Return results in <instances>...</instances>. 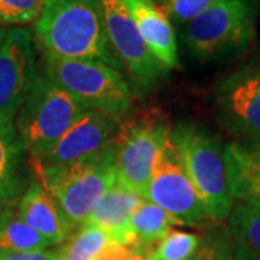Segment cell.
<instances>
[{
	"instance_id": "1",
	"label": "cell",
	"mask_w": 260,
	"mask_h": 260,
	"mask_svg": "<svg viewBox=\"0 0 260 260\" xmlns=\"http://www.w3.org/2000/svg\"><path fill=\"white\" fill-rule=\"evenodd\" d=\"M34 41L42 54L99 61L121 70L107 39L99 0H45Z\"/></svg>"
},
{
	"instance_id": "2",
	"label": "cell",
	"mask_w": 260,
	"mask_h": 260,
	"mask_svg": "<svg viewBox=\"0 0 260 260\" xmlns=\"http://www.w3.org/2000/svg\"><path fill=\"white\" fill-rule=\"evenodd\" d=\"M114 160L112 145L100 155L68 167H34L37 181L73 233L83 227L100 198L116 184Z\"/></svg>"
},
{
	"instance_id": "3",
	"label": "cell",
	"mask_w": 260,
	"mask_h": 260,
	"mask_svg": "<svg viewBox=\"0 0 260 260\" xmlns=\"http://www.w3.org/2000/svg\"><path fill=\"white\" fill-rule=\"evenodd\" d=\"M85 110L38 70L25 94L15 124L32 164H38Z\"/></svg>"
},
{
	"instance_id": "4",
	"label": "cell",
	"mask_w": 260,
	"mask_h": 260,
	"mask_svg": "<svg viewBox=\"0 0 260 260\" xmlns=\"http://www.w3.org/2000/svg\"><path fill=\"white\" fill-rule=\"evenodd\" d=\"M42 74L70 94L85 112L124 117L133 94L121 71L99 61L68 59L42 54Z\"/></svg>"
},
{
	"instance_id": "5",
	"label": "cell",
	"mask_w": 260,
	"mask_h": 260,
	"mask_svg": "<svg viewBox=\"0 0 260 260\" xmlns=\"http://www.w3.org/2000/svg\"><path fill=\"white\" fill-rule=\"evenodd\" d=\"M257 16L259 0H220L184 25V44L201 61L239 55L256 37Z\"/></svg>"
},
{
	"instance_id": "6",
	"label": "cell",
	"mask_w": 260,
	"mask_h": 260,
	"mask_svg": "<svg viewBox=\"0 0 260 260\" xmlns=\"http://www.w3.org/2000/svg\"><path fill=\"white\" fill-rule=\"evenodd\" d=\"M169 138L210 217L215 221L227 220L234 201L221 142L194 123H179L171 129Z\"/></svg>"
},
{
	"instance_id": "7",
	"label": "cell",
	"mask_w": 260,
	"mask_h": 260,
	"mask_svg": "<svg viewBox=\"0 0 260 260\" xmlns=\"http://www.w3.org/2000/svg\"><path fill=\"white\" fill-rule=\"evenodd\" d=\"M169 132L167 117L158 109L121 117L113 142L116 182L143 198Z\"/></svg>"
},
{
	"instance_id": "8",
	"label": "cell",
	"mask_w": 260,
	"mask_h": 260,
	"mask_svg": "<svg viewBox=\"0 0 260 260\" xmlns=\"http://www.w3.org/2000/svg\"><path fill=\"white\" fill-rule=\"evenodd\" d=\"M143 198L165 210L179 225L201 227L213 220L186 175L181 156L171 138H168L160 150Z\"/></svg>"
},
{
	"instance_id": "9",
	"label": "cell",
	"mask_w": 260,
	"mask_h": 260,
	"mask_svg": "<svg viewBox=\"0 0 260 260\" xmlns=\"http://www.w3.org/2000/svg\"><path fill=\"white\" fill-rule=\"evenodd\" d=\"M214 109L220 124L236 140H260V59L218 81Z\"/></svg>"
},
{
	"instance_id": "10",
	"label": "cell",
	"mask_w": 260,
	"mask_h": 260,
	"mask_svg": "<svg viewBox=\"0 0 260 260\" xmlns=\"http://www.w3.org/2000/svg\"><path fill=\"white\" fill-rule=\"evenodd\" d=\"M104 29L114 55L126 68L140 93H149L165 77L167 70L149 51L136 23L121 0H99Z\"/></svg>"
},
{
	"instance_id": "11",
	"label": "cell",
	"mask_w": 260,
	"mask_h": 260,
	"mask_svg": "<svg viewBox=\"0 0 260 260\" xmlns=\"http://www.w3.org/2000/svg\"><path fill=\"white\" fill-rule=\"evenodd\" d=\"M37 73L30 30L16 26L0 34V119L15 121Z\"/></svg>"
},
{
	"instance_id": "12",
	"label": "cell",
	"mask_w": 260,
	"mask_h": 260,
	"mask_svg": "<svg viewBox=\"0 0 260 260\" xmlns=\"http://www.w3.org/2000/svg\"><path fill=\"white\" fill-rule=\"evenodd\" d=\"M121 117L100 112H85L59 139L45 158L34 167L61 168L91 159L110 148Z\"/></svg>"
},
{
	"instance_id": "13",
	"label": "cell",
	"mask_w": 260,
	"mask_h": 260,
	"mask_svg": "<svg viewBox=\"0 0 260 260\" xmlns=\"http://www.w3.org/2000/svg\"><path fill=\"white\" fill-rule=\"evenodd\" d=\"M136 23L140 37L160 65L171 71L179 67L177 35L171 20L155 0H121Z\"/></svg>"
},
{
	"instance_id": "14",
	"label": "cell",
	"mask_w": 260,
	"mask_h": 260,
	"mask_svg": "<svg viewBox=\"0 0 260 260\" xmlns=\"http://www.w3.org/2000/svg\"><path fill=\"white\" fill-rule=\"evenodd\" d=\"M224 158L233 201L260 210V140H233Z\"/></svg>"
},
{
	"instance_id": "15",
	"label": "cell",
	"mask_w": 260,
	"mask_h": 260,
	"mask_svg": "<svg viewBox=\"0 0 260 260\" xmlns=\"http://www.w3.org/2000/svg\"><path fill=\"white\" fill-rule=\"evenodd\" d=\"M142 200L140 195L116 182L95 204L85 224L102 229L110 242L132 247L135 244V237L130 229V218Z\"/></svg>"
},
{
	"instance_id": "16",
	"label": "cell",
	"mask_w": 260,
	"mask_h": 260,
	"mask_svg": "<svg viewBox=\"0 0 260 260\" xmlns=\"http://www.w3.org/2000/svg\"><path fill=\"white\" fill-rule=\"evenodd\" d=\"M16 211L23 223L45 237L51 244H62L74 234L64 223L51 195L37 179L20 195Z\"/></svg>"
},
{
	"instance_id": "17",
	"label": "cell",
	"mask_w": 260,
	"mask_h": 260,
	"mask_svg": "<svg viewBox=\"0 0 260 260\" xmlns=\"http://www.w3.org/2000/svg\"><path fill=\"white\" fill-rule=\"evenodd\" d=\"M25 153L15 121L0 119V203L12 204L23 194L22 158Z\"/></svg>"
},
{
	"instance_id": "18",
	"label": "cell",
	"mask_w": 260,
	"mask_h": 260,
	"mask_svg": "<svg viewBox=\"0 0 260 260\" xmlns=\"http://www.w3.org/2000/svg\"><path fill=\"white\" fill-rule=\"evenodd\" d=\"M174 225H179V223L172 215L143 198L130 218V229L135 237V244L130 249L146 256L149 260L159 242Z\"/></svg>"
},
{
	"instance_id": "19",
	"label": "cell",
	"mask_w": 260,
	"mask_h": 260,
	"mask_svg": "<svg viewBox=\"0 0 260 260\" xmlns=\"http://www.w3.org/2000/svg\"><path fill=\"white\" fill-rule=\"evenodd\" d=\"M52 246L28 224L22 221L16 210L0 208V251H38Z\"/></svg>"
},
{
	"instance_id": "20",
	"label": "cell",
	"mask_w": 260,
	"mask_h": 260,
	"mask_svg": "<svg viewBox=\"0 0 260 260\" xmlns=\"http://www.w3.org/2000/svg\"><path fill=\"white\" fill-rule=\"evenodd\" d=\"M229 230L260 260V210L250 205L234 203L229 214Z\"/></svg>"
},
{
	"instance_id": "21",
	"label": "cell",
	"mask_w": 260,
	"mask_h": 260,
	"mask_svg": "<svg viewBox=\"0 0 260 260\" xmlns=\"http://www.w3.org/2000/svg\"><path fill=\"white\" fill-rule=\"evenodd\" d=\"M110 239L102 229L84 224L78 232L71 236L67 246L61 247L67 260H95Z\"/></svg>"
},
{
	"instance_id": "22",
	"label": "cell",
	"mask_w": 260,
	"mask_h": 260,
	"mask_svg": "<svg viewBox=\"0 0 260 260\" xmlns=\"http://www.w3.org/2000/svg\"><path fill=\"white\" fill-rule=\"evenodd\" d=\"M201 236L194 233L171 230L159 242L149 260H189L198 249Z\"/></svg>"
},
{
	"instance_id": "23",
	"label": "cell",
	"mask_w": 260,
	"mask_h": 260,
	"mask_svg": "<svg viewBox=\"0 0 260 260\" xmlns=\"http://www.w3.org/2000/svg\"><path fill=\"white\" fill-rule=\"evenodd\" d=\"M233 236L229 227L214 225L201 236V242L189 260H227L232 249Z\"/></svg>"
},
{
	"instance_id": "24",
	"label": "cell",
	"mask_w": 260,
	"mask_h": 260,
	"mask_svg": "<svg viewBox=\"0 0 260 260\" xmlns=\"http://www.w3.org/2000/svg\"><path fill=\"white\" fill-rule=\"evenodd\" d=\"M45 0H0V25H25L37 22Z\"/></svg>"
},
{
	"instance_id": "25",
	"label": "cell",
	"mask_w": 260,
	"mask_h": 260,
	"mask_svg": "<svg viewBox=\"0 0 260 260\" xmlns=\"http://www.w3.org/2000/svg\"><path fill=\"white\" fill-rule=\"evenodd\" d=\"M218 2L220 0H159L156 3L171 23L186 25Z\"/></svg>"
},
{
	"instance_id": "26",
	"label": "cell",
	"mask_w": 260,
	"mask_h": 260,
	"mask_svg": "<svg viewBox=\"0 0 260 260\" xmlns=\"http://www.w3.org/2000/svg\"><path fill=\"white\" fill-rule=\"evenodd\" d=\"M61 249L38 251H0V260H59Z\"/></svg>"
},
{
	"instance_id": "27",
	"label": "cell",
	"mask_w": 260,
	"mask_h": 260,
	"mask_svg": "<svg viewBox=\"0 0 260 260\" xmlns=\"http://www.w3.org/2000/svg\"><path fill=\"white\" fill-rule=\"evenodd\" d=\"M133 259V250L116 242H109L107 246L102 250L95 260H132Z\"/></svg>"
},
{
	"instance_id": "28",
	"label": "cell",
	"mask_w": 260,
	"mask_h": 260,
	"mask_svg": "<svg viewBox=\"0 0 260 260\" xmlns=\"http://www.w3.org/2000/svg\"><path fill=\"white\" fill-rule=\"evenodd\" d=\"M227 260H257L256 256L251 253L243 243H240L239 240H236L233 237L232 243V249H230V253H229V257Z\"/></svg>"
},
{
	"instance_id": "29",
	"label": "cell",
	"mask_w": 260,
	"mask_h": 260,
	"mask_svg": "<svg viewBox=\"0 0 260 260\" xmlns=\"http://www.w3.org/2000/svg\"><path fill=\"white\" fill-rule=\"evenodd\" d=\"M132 260H148V257H146V256H143V254H140V253L133 251V259Z\"/></svg>"
},
{
	"instance_id": "30",
	"label": "cell",
	"mask_w": 260,
	"mask_h": 260,
	"mask_svg": "<svg viewBox=\"0 0 260 260\" xmlns=\"http://www.w3.org/2000/svg\"><path fill=\"white\" fill-rule=\"evenodd\" d=\"M59 260H67L64 259V256H62V251H61V257H59Z\"/></svg>"
}]
</instances>
